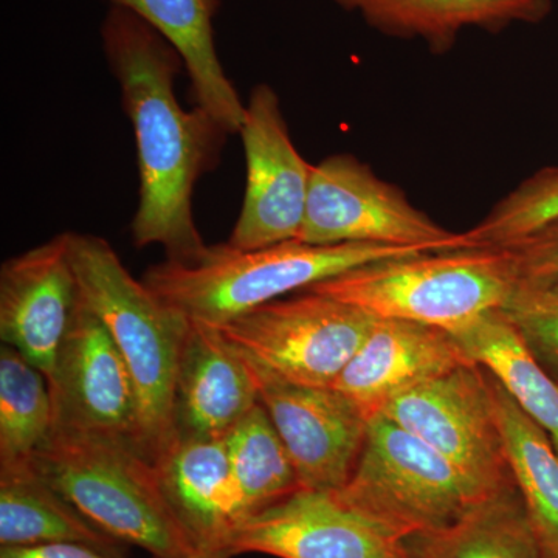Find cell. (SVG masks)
<instances>
[{"label": "cell", "mask_w": 558, "mask_h": 558, "mask_svg": "<svg viewBox=\"0 0 558 558\" xmlns=\"http://www.w3.org/2000/svg\"><path fill=\"white\" fill-rule=\"evenodd\" d=\"M389 38L418 39L435 54L449 53L468 28L501 33L539 24L553 0H333Z\"/></svg>", "instance_id": "ac0fdd59"}, {"label": "cell", "mask_w": 558, "mask_h": 558, "mask_svg": "<svg viewBox=\"0 0 558 558\" xmlns=\"http://www.w3.org/2000/svg\"><path fill=\"white\" fill-rule=\"evenodd\" d=\"M240 137L247 180L229 244L253 250L299 240L314 165L293 145L281 100L269 84L253 87Z\"/></svg>", "instance_id": "30bf717a"}, {"label": "cell", "mask_w": 558, "mask_h": 558, "mask_svg": "<svg viewBox=\"0 0 558 558\" xmlns=\"http://www.w3.org/2000/svg\"><path fill=\"white\" fill-rule=\"evenodd\" d=\"M172 512L197 549H229L245 512L223 438L178 436L157 459Z\"/></svg>", "instance_id": "e0dca14e"}, {"label": "cell", "mask_w": 558, "mask_h": 558, "mask_svg": "<svg viewBox=\"0 0 558 558\" xmlns=\"http://www.w3.org/2000/svg\"><path fill=\"white\" fill-rule=\"evenodd\" d=\"M502 311L543 366L558 373V281L520 279Z\"/></svg>", "instance_id": "4316f807"}, {"label": "cell", "mask_w": 558, "mask_h": 558, "mask_svg": "<svg viewBox=\"0 0 558 558\" xmlns=\"http://www.w3.org/2000/svg\"><path fill=\"white\" fill-rule=\"evenodd\" d=\"M258 403V388L240 349L218 326L190 318L175 374V435L226 438Z\"/></svg>", "instance_id": "2e32d148"}, {"label": "cell", "mask_w": 558, "mask_h": 558, "mask_svg": "<svg viewBox=\"0 0 558 558\" xmlns=\"http://www.w3.org/2000/svg\"><path fill=\"white\" fill-rule=\"evenodd\" d=\"M429 252L380 244L311 245L300 241L244 250L207 245L194 260L165 259L142 281L172 310L222 326L247 312L377 260Z\"/></svg>", "instance_id": "7a4b0ae2"}, {"label": "cell", "mask_w": 558, "mask_h": 558, "mask_svg": "<svg viewBox=\"0 0 558 558\" xmlns=\"http://www.w3.org/2000/svg\"><path fill=\"white\" fill-rule=\"evenodd\" d=\"M33 465L81 515L121 545L159 558L199 550L172 512L156 464L130 440L54 428Z\"/></svg>", "instance_id": "277c9868"}, {"label": "cell", "mask_w": 558, "mask_h": 558, "mask_svg": "<svg viewBox=\"0 0 558 558\" xmlns=\"http://www.w3.org/2000/svg\"><path fill=\"white\" fill-rule=\"evenodd\" d=\"M244 357L259 402L295 464L301 486L340 490L357 464L368 416L336 388L293 384L248 355Z\"/></svg>", "instance_id": "8fae6325"}, {"label": "cell", "mask_w": 558, "mask_h": 558, "mask_svg": "<svg viewBox=\"0 0 558 558\" xmlns=\"http://www.w3.org/2000/svg\"><path fill=\"white\" fill-rule=\"evenodd\" d=\"M80 303L68 233L58 234L2 264L0 339L49 380Z\"/></svg>", "instance_id": "5bb4252c"}, {"label": "cell", "mask_w": 558, "mask_h": 558, "mask_svg": "<svg viewBox=\"0 0 558 558\" xmlns=\"http://www.w3.org/2000/svg\"><path fill=\"white\" fill-rule=\"evenodd\" d=\"M145 21L174 47L197 108L229 135H240L245 105L220 64L215 43L219 0H108Z\"/></svg>", "instance_id": "d6986e66"}, {"label": "cell", "mask_w": 558, "mask_h": 558, "mask_svg": "<svg viewBox=\"0 0 558 558\" xmlns=\"http://www.w3.org/2000/svg\"><path fill=\"white\" fill-rule=\"evenodd\" d=\"M377 317L323 293L306 290L218 326L264 368L311 387H333L357 354Z\"/></svg>", "instance_id": "52a82bcc"}, {"label": "cell", "mask_w": 558, "mask_h": 558, "mask_svg": "<svg viewBox=\"0 0 558 558\" xmlns=\"http://www.w3.org/2000/svg\"><path fill=\"white\" fill-rule=\"evenodd\" d=\"M488 374V373H487ZM513 483L542 558H558V453L545 432L488 374Z\"/></svg>", "instance_id": "7402d4cb"}, {"label": "cell", "mask_w": 558, "mask_h": 558, "mask_svg": "<svg viewBox=\"0 0 558 558\" xmlns=\"http://www.w3.org/2000/svg\"><path fill=\"white\" fill-rule=\"evenodd\" d=\"M49 385L54 428L130 440L138 449L134 379L109 329L83 300Z\"/></svg>", "instance_id": "7c38bea8"}, {"label": "cell", "mask_w": 558, "mask_h": 558, "mask_svg": "<svg viewBox=\"0 0 558 558\" xmlns=\"http://www.w3.org/2000/svg\"><path fill=\"white\" fill-rule=\"evenodd\" d=\"M468 363L473 362L446 330L407 319L377 318L332 388L371 418L403 392Z\"/></svg>", "instance_id": "9a60e30c"}, {"label": "cell", "mask_w": 558, "mask_h": 558, "mask_svg": "<svg viewBox=\"0 0 558 558\" xmlns=\"http://www.w3.org/2000/svg\"><path fill=\"white\" fill-rule=\"evenodd\" d=\"M300 242L311 245L380 244L442 252L469 248L464 233L440 227L351 154L312 168Z\"/></svg>", "instance_id": "ba28073f"}, {"label": "cell", "mask_w": 558, "mask_h": 558, "mask_svg": "<svg viewBox=\"0 0 558 558\" xmlns=\"http://www.w3.org/2000/svg\"><path fill=\"white\" fill-rule=\"evenodd\" d=\"M336 492L403 539L449 527L492 497L385 414L369 418L351 478Z\"/></svg>", "instance_id": "8992f818"}, {"label": "cell", "mask_w": 558, "mask_h": 558, "mask_svg": "<svg viewBox=\"0 0 558 558\" xmlns=\"http://www.w3.org/2000/svg\"><path fill=\"white\" fill-rule=\"evenodd\" d=\"M520 279L558 281V220L506 247Z\"/></svg>", "instance_id": "83f0119b"}, {"label": "cell", "mask_w": 558, "mask_h": 558, "mask_svg": "<svg viewBox=\"0 0 558 558\" xmlns=\"http://www.w3.org/2000/svg\"><path fill=\"white\" fill-rule=\"evenodd\" d=\"M407 558H542L517 486L481 501L457 523L405 539Z\"/></svg>", "instance_id": "603a6c76"}, {"label": "cell", "mask_w": 558, "mask_h": 558, "mask_svg": "<svg viewBox=\"0 0 558 558\" xmlns=\"http://www.w3.org/2000/svg\"><path fill=\"white\" fill-rule=\"evenodd\" d=\"M223 439L247 519L303 488L295 464L263 403L253 407Z\"/></svg>", "instance_id": "cb8c5ba5"}, {"label": "cell", "mask_w": 558, "mask_h": 558, "mask_svg": "<svg viewBox=\"0 0 558 558\" xmlns=\"http://www.w3.org/2000/svg\"><path fill=\"white\" fill-rule=\"evenodd\" d=\"M233 554L229 549H199L189 556L175 558H231ZM159 558V557H156Z\"/></svg>", "instance_id": "f546056e"}, {"label": "cell", "mask_w": 558, "mask_h": 558, "mask_svg": "<svg viewBox=\"0 0 558 558\" xmlns=\"http://www.w3.org/2000/svg\"><path fill=\"white\" fill-rule=\"evenodd\" d=\"M558 220V167L543 168L523 180L465 231L469 248H506Z\"/></svg>", "instance_id": "484cf974"}, {"label": "cell", "mask_w": 558, "mask_h": 558, "mask_svg": "<svg viewBox=\"0 0 558 558\" xmlns=\"http://www.w3.org/2000/svg\"><path fill=\"white\" fill-rule=\"evenodd\" d=\"M75 542L123 558L124 545L109 537L62 498L33 462L0 465V546Z\"/></svg>", "instance_id": "44dd1931"}, {"label": "cell", "mask_w": 558, "mask_h": 558, "mask_svg": "<svg viewBox=\"0 0 558 558\" xmlns=\"http://www.w3.org/2000/svg\"><path fill=\"white\" fill-rule=\"evenodd\" d=\"M81 300L105 323L137 389L138 450L156 464L174 442V384L190 318L130 274L108 241L68 233Z\"/></svg>", "instance_id": "3957f363"}, {"label": "cell", "mask_w": 558, "mask_h": 558, "mask_svg": "<svg viewBox=\"0 0 558 558\" xmlns=\"http://www.w3.org/2000/svg\"><path fill=\"white\" fill-rule=\"evenodd\" d=\"M453 337L465 355L548 433L558 453V384L505 311L487 312Z\"/></svg>", "instance_id": "ffe728a7"}, {"label": "cell", "mask_w": 558, "mask_h": 558, "mask_svg": "<svg viewBox=\"0 0 558 558\" xmlns=\"http://www.w3.org/2000/svg\"><path fill=\"white\" fill-rule=\"evenodd\" d=\"M54 428L46 374L17 349H0V465L31 464Z\"/></svg>", "instance_id": "d4e9b609"}, {"label": "cell", "mask_w": 558, "mask_h": 558, "mask_svg": "<svg viewBox=\"0 0 558 558\" xmlns=\"http://www.w3.org/2000/svg\"><path fill=\"white\" fill-rule=\"evenodd\" d=\"M380 414L428 444L487 495L515 486L490 379L476 363L403 392Z\"/></svg>", "instance_id": "9c48e42d"}, {"label": "cell", "mask_w": 558, "mask_h": 558, "mask_svg": "<svg viewBox=\"0 0 558 558\" xmlns=\"http://www.w3.org/2000/svg\"><path fill=\"white\" fill-rule=\"evenodd\" d=\"M229 550L278 558H407L405 539L352 509L336 490L312 488L250 517Z\"/></svg>", "instance_id": "4fadbf2b"}, {"label": "cell", "mask_w": 558, "mask_h": 558, "mask_svg": "<svg viewBox=\"0 0 558 558\" xmlns=\"http://www.w3.org/2000/svg\"><path fill=\"white\" fill-rule=\"evenodd\" d=\"M519 281L508 250L458 248L365 264L307 290L377 318L422 323L454 336L502 310Z\"/></svg>", "instance_id": "5b68a950"}, {"label": "cell", "mask_w": 558, "mask_h": 558, "mask_svg": "<svg viewBox=\"0 0 558 558\" xmlns=\"http://www.w3.org/2000/svg\"><path fill=\"white\" fill-rule=\"evenodd\" d=\"M0 558H116L94 546L75 542L0 546Z\"/></svg>", "instance_id": "f1b7e54d"}, {"label": "cell", "mask_w": 558, "mask_h": 558, "mask_svg": "<svg viewBox=\"0 0 558 558\" xmlns=\"http://www.w3.org/2000/svg\"><path fill=\"white\" fill-rule=\"evenodd\" d=\"M101 40L137 142L140 201L132 242L137 248L161 245L168 260H194L207 247L194 220V189L215 167L229 134L205 110L179 105L174 81L182 58L145 21L110 7Z\"/></svg>", "instance_id": "6da1fadb"}]
</instances>
